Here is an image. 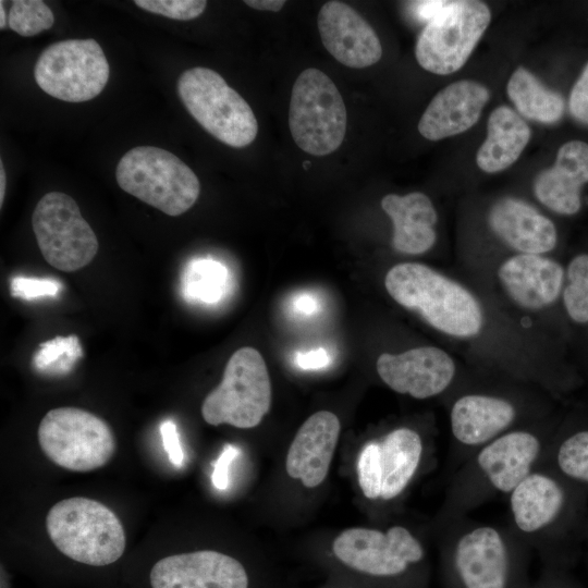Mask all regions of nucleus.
I'll return each mask as SVG.
<instances>
[{"label":"nucleus","mask_w":588,"mask_h":588,"mask_svg":"<svg viewBox=\"0 0 588 588\" xmlns=\"http://www.w3.org/2000/svg\"><path fill=\"white\" fill-rule=\"evenodd\" d=\"M388 295L463 352L476 370L534 385L561 387L550 339L519 322L465 272L403 261L383 280Z\"/></svg>","instance_id":"1"},{"label":"nucleus","mask_w":588,"mask_h":588,"mask_svg":"<svg viewBox=\"0 0 588 588\" xmlns=\"http://www.w3.org/2000/svg\"><path fill=\"white\" fill-rule=\"evenodd\" d=\"M544 391L475 370L445 400L450 427V471L477 449L518 427L550 416Z\"/></svg>","instance_id":"2"},{"label":"nucleus","mask_w":588,"mask_h":588,"mask_svg":"<svg viewBox=\"0 0 588 588\" xmlns=\"http://www.w3.org/2000/svg\"><path fill=\"white\" fill-rule=\"evenodd\" d=\"M555 432L549 416L477 449L451 474L436 525L469 515L498 497L506 498L546 461Z\"/></svg>","instance_id":"3"},{"label":"nucleus","mask_w":588,"mask_h":588,"mask_svg":"<svg viewBox=\"0 0 588 588\" xmlns=\"http://www.w3.org/2000/svg\"><path fill=\"white\" fill-rule=\"evenodd\" d=\"M444 588H527L532 551L506 524L460 516L437 524Z\"/></svg>","instance_id":"4"},{"label":"nucleus","mask_w":588,"mask_h":588,"mask_svg":"<svg viewBox=\"0 0 588 588\" xmlns=\"http://www.w3.org/2000/svg\"><path fill=\"white\" fill-rule=\"evenodd\" d=\"M463 272L519 322L546 336L551 331L548 321L555 311L562 313L565 268L550 255L499 256Z\"/></svg>","instance_id":"5"},{"label":"nucleus","mask_w":588,"mask_h":588,"mask_svg":"<svg viewBox=\"0 0 588 588\" xmlns=\"http://www.w3.org/2000/svg\"><path fill=\"white\" fill-rule=\"evenodd\" d=\"M569 480L544 462L507 497V524L541 560L559 568L560 550L573 515Z\"/></svg>","instance_id":"6"},{"label":"nucleus","mask_w":588,"mask_h":588,"mask_svg":"<svg viewBox=\"0 0 588 588\" xmlns=\"http://www.w3.org/2000/svg\"><path fill=\"white\" fill-rule=\"evenodd\" d=\"M46 529L64 556L84 565L113 564L126 547L124 527L115 513L85 497H72L53 504L46 516Z\"/></svg>","instance_id":"7"},{"label":"nucleus","mask_w":588,"mask_h":588,"mask_svg":"<svg viewBox=\"0 0 588 588\" xmlns=\"http://www.w3.org/2000/svg\"><path fill=\"white\" fill-rule=\"evenodd\" d=\"M334 555L346 566L384 581H407L413 588L426 583V548L403 525L385 529L348 528L333 541Z\"/></svg>","instance_id":"8"},{"label":"nucleus","mask_w":588,"mask_h":588,"mask_svg":"<svg viewBox=\"0 0 588 588\" xmlns=\"http://www.w3.org/2000/svg\"><path fill=\"white\" fill-rule=\"evenodd\" d=\"M115 177L124 192L171 217L192 208L200 193L194 171L172 152L155 146L126 151Z\"/></svg>","instance_id":"9"},{"label":"nucleus","mask_w":588,"mask_h":588,"mask_svg":"<svg viewBox=\"0 0 588 588\" xmlns=\"http://www.w3.org/2000/svg\"><path fill=\"white\" fill-rule=\"evenodd\" d=\"M177 94L188 113L221 143L243 148L256 138L258 123L252 108L216 71L204 66L184 71Z\"/></svg>","instance_id":"10"},{"label":"nucleus","mask_w":588,"mask_h":588,"mask_svg":"<svg viewBox=\"0 0 588 588\" xmlns=\"http://www.w3.org/2000/svg\"><path fill=\"white\" fill-rule=\"evenodd\" d=\"M271 405V382L261 354L244 346L229 358L221 382L201 404V416L212 426L241 429L260 424Z\"/></svg>","instance_id":"11"},{"label":"nucleus","mask_w":588,"mask_h":588,"mask_svg":"<svg viewBox=\"0 0 588 588\" xmlns=\"http://www.w3.org/2000/svg\"><path fill=\"white\" fill-rule=\"evenodd\" d=\"M37 438L41 451L52 463L77 473L103 467L117 450L110 425L78 407L50 409L38 426Z\"/></svg>","instance_id":"12"},{"label":"nucleus","mask_w":588,"mask_h":588,"mask_svg":"<svg viewBox=\"0 0 588 588\" xmlns=\"http://www.w3.org/2000/svg\"><path fill=\"white\" fill-rule=\"evenodd\" d=\"M289 127L296 145L307 154L326 156L336 150L346 132V109L332 79L309 68L296 78L291 94Z\"/></svg>","instance_id":"13"},{"label":"nucleus","mask_w":588,"mask_h":588,"mask_svg":"<svg viewBox=\"0 0 588 588\" xmlns=\"http://www.w3.org/2000/svg\"><path fill=\"white\" fill-rule=\"evenodd\" d=\"M491 21L488 5L477 0L446 1L420 32L415 57L428 72L448 75L458 71Z\"/></svg>","instance_id":"14"},{"label":"nucleus","mask_w":588,"mask_h":588,"mask_svg":"<svg viewBox=\"0 0 588 588\" xmlns=\"http://www.w3.org/2000/svg\"><path fill=\"white\" fill-rule=\"evenodd\" d=\"M109 73L106 54L91 38L51 44L39 54L34 69L37 85L51 97L68 102L97 97L103 90Z\"/></svg>","instance_id":"15"},{"label":"nucleus","mask_w":588,"mask_h":588,"mask_svg":"<svg viewBox=\"0 0 588 588\" xmlns=\"http://www.w3.org/2000/svg\"><path fill=\"white\" fill-rule=\"evenodd\" d=\"M32 226L45 260L60 271L82 269L98 252L95 232L68 194L44 195L33 211Z\"/></svg>","instance_id":"16"},{"label":"nucleus","mask_w":588,"mask_h":588,"mask_svg":"<svg viewBox=\"0 0 588 588\" xmlns=\"http://www.w3.org/2000/svg\"><path fill=\"white\" fill-rule=\"evenodd\" d=\"M475 370H467L451 352L433 344L383 352L376 360V371L387 387L417 400L446 399Z\"/></svg>","instance_id":"17"},{"label":"nucleus","mask_w":588,"mask_h":588,"mask_svg":"<svg viewBox=\"0 0 588 588\" xmlns=\"http://www.w3.org/2000/svg\"><path fill=\"white\" fill-rule=\"evenodd\" d=\"M151 588H248V575L235 558L197 550L158 560L149 573Z\"/></svg>","instance_id":"18"},{"label":"nucleus","mask_w":588,"mask_h":588,"mask_svg":"<svg viewBox=\"0 0 588 588\" xmlns=\"http://www.w3.org/2000/svg\"><path fill=\"white\" fill-rule=\"evenodd\" d=\"M486 224L505 255H550L558 246V230L552 220L517 197L498 198L487 210Z\"/></svg>","instance_id":"19"},{"label":"nucleus","mask_w":588,"mask_h":588,"mask_svg":"<svg viewBox=\"0 0 588 588\" xmlns=\"http://www.w3.org/2000/svg\"><path fill=\"white\" fill-rule=\"evenodd\" d=\"M318 29L324 48L343 65L363 69L381 59L382 47L378 35L346 3L326 2L318 13Z\"/></svg>","instance_id":"20"},{"label":"nucleus","mask_w":588,"mask_h":588,"mask_svg":"<svg viewBox=\"0 0 588 588\" xmlns=\"http://www.w3.org/2000/svg\"><path fill=\"white\" fill-rule=\"evenodd\" d=\"M377 442L380 501L390 503L403 495L425 465L432 461L431 442L425 432L408 425L388 430L377 438Z\"/></svg>","instance_id":"21"},{"label":"nucleus","mask_w":588,"mask_h":588,"mask_svg":"<svg viewBox=\"0 0 588 588\" xmlns=\"http://www.w3.org/2000/svg\"><path fill=\"white\" fill-rule=\"evenodd\" d=\"M338 416L320 411L309 416L296 432L286 455L285 469L307 488L327 477L340 434Z\"/></svg>","instance_id":"22"},{"label":"nucleus","mask_w":588,"mask_h":588,"mask_svg":"<svg viewBox=\"0 0 588 588\" xmlns=\"http://www.w3.org/2000/svg\"><path fill=\"white\" fill-rule=\"evenodd\" d=\"M489 97V89L478 82H454L432 98L418 122V131L429 140L463 133L479 120Z\"/></svg>","instance_id":"23"},{"label":"nucleus","mask_w":588,"mask_h":588,"mask_svg":"<svg viewBox=\"0 0 588 588\" xmlns=\"http://www.w3.org/2000/svg\"><path fill=\"white\" fill-rule=\"evenodd\" d=\"M586 183H588V144L571 140L559 148L553 167L537 175L534 194L550 211L573 216L581 208V187Z\"/></svg>","instance_id":"24"},{"label":"nucleus","mask_w":588,"mask_h":588,"mask_svg":"<svg viewBox=\"0 0 588 588\" xmlns=\"http://www.w3.org/2000/svg\"><path fill=\"white\" fill-rule=\"evenodd\" d=\"M381 208L393 225L391 245L395 252L418 256L433 248L438 213L426 194H388L381 199Z\"/></svg>","instance_id":"25"},{"label":"nucleus","mask_w":588,"mask_h":588,"mask_svg":"<svg viewBox=\"0 0 588 588\" xmlns=\"http://www.w3.org/2000/svg\"><path fill=\"white\" fill-rule=\"evenodd\" d=\"M530 134L527 123L513 109L495 108L488 119L487 137L476 155L477 166L487 173L507 169L522 155Z\"/></svg>","instance_id":"26"},{"label":"nucleus","mask_w":588,"mask_h":588,"mask_svg":"<svg viewBox=\"0 0 588 588\" xmlns=\"http://www.w3.org/2000/svg\"><path fill=\"white\" fill-rule=\"evenodd\" d=\"M506 91L518 112L527 119L554 123L564 113L562 96L548 89L524 66H518L512 73Z\"/></svg>","instance_id":"27"},{"label":"nucleus","mask_w":588,"mask_h":588,"mask_svg":"<svg viewBox=\"0 0 588 588\" xmlns=\"http://www.w3.org/2000/svg\"><path fill=\"white\" fill-rule=\"evenodd\" d=\"M544 463L569 481L588 487V427L556 431Z\"/></svg>","instance_id":"28"},{"label":"nucleus","mask_w":588,"mask_h":588,"mask_svg":"<svg viewBox=\"0 0 588 588\" xmlns=\"http://www.w3.org/2000/svg\"><path fill=\"white\" fill-rule=\"evenodd\" d=\"M564 268L563 316L577 327H588V253L573 256Z\"/></svg>","instance_id":"29"},{"label":"nucleus","mask_w":588,"mask_h":588,"mask_svg":"<svg viewBox=\"0 0 588 588\" xmlns=\"http://www.w3.org/2000/svg\"><path fill=\"white\" fill-rule=\"evenodd\" d=\"M228 271L217 260H193L185 269L183 289L186 298L200 303H216L223 296Z\"/></svg>","instance_id":"30"},{"label":"nucleus","mask_w":588,"mask_h":588,"mask_svg":"<svg viewBox=\"0 0 588 588\" xmlns=\"http://www.w3.org/2000/svg\"><path fill=\"white\" fill-rule=\"evenodd\" d=\"M83 355L76 335L56 336L41 343L34 356L37 370L47 375H64L72 370L75 362Z\"/></svg>","instance_id":"31"},{"label":"nucleus","mask_w":588,"mask_h":588,"mask_svg":"<svg viewBox=\"0 0 588 588\" xmlns=\"http://www.w3.org/2000/svg\"><path fill=\"white\" fill-rule=\"evenodd\" d=\"M53 22L51 9L41 0H14L8 14V26L24 37L49 29Z\"/></svg>","instance_id":"32"},{"label":"nucleus","mask_w":588,"mask_h":588,"mask_svg":"<svg viewBox=\"0 0 588 588\" xmlns=\"http://www.w3.org/2000/svg\"><path fill=\"white\" fill-rule=\"evenodd\" d=\"M357 476L364 495L372 501L380 500L381 477L377 439L366 442L362 448L357 460Z\"/></svg>","instance_id":"33"},{"label":"nucleus","mask_w":588,"mask_h":588,"mask_svg":"<svg viewBox=\"0 0 588 588\" xmlns=\"http://www.w3.org/2000/svg\"><path fill=\"white\" fill-rule=\"evenodd\" d=\"M143 10L179 21L198 17L206 9L204 0H135Z\"/></svg>","instance_id":"34"},{"label":"nucleus","mask_w":588,"mask_h":588,"mask_svg":"<svg viewBox=\"0 0 588 588\" xmlns=\"http://www.w3.org/2000/svg\"><path fill=\"white\" fill-rule=\"evenodd\" d=\"M60 287V283L51 279L15 277L11 282V294L28 301L41 296H54Z\"/></svg>","instance_id":"35"},{"label":"nucleus","mask_w":588,"mask_h":588,"mask_svg":"<svg viewBox=\"0 0 588 588\" xmlns=\"http://www.w3.org/2000/svg\"><path fill=\"white\" fill-rule=\"evenodd\" d=\"M568 108L575 120L588 125V62L571 90Z\"/></svg>","instance_id":"36"},{"label":"nucleus","mask_w":588,"mask_h":588,"mask_svg":"<svg viewBox=\"0 0 588 588\" xmlns=\"http://www.w3.org/2000/svg\"><path fill=\"white\" fill-rule=\"evenodd\" d=\"M162 445L170 462L180 467L184 461V453L181 446L176 426L173 420H164L160 426Z\"/></svg>","instance_id":"37"},{"label":"nucleus","mask_w":588,"mask_h":588,"mask_svg":"<svg viewBox=\"0 0 588 588\" xmlns=\"http://www.w3.org/2000/svg\"><path fill=\"white\" fill-rule=\"evenodd\" d=\"M238 449L233 444H225L213 465L211 480L219 490H224L229 486V468L231 463L238 455Z\"/></svg>","instance_id":"38"},{"label":"nucleus","mask_w":588,"mask_h":588,"mask_svg":"<svg viewBox=\"0 0 588 588\" xmlns=\"http://www.w3.org/2000/svg\"><path fill=\"white\" fill-rule=\"evenodd\" d=\"M330 357L324 348H316L301 353L295 358V364L304 370H318L329 365Z\"/></svg>","instance_id":"39"},{"label":"nucleus","mask_w":588,"mask_h":588,"mask_svg":"<svg viewBox=\"0 0 588 588\" xmlns=\"http://www.w3.org/2000/svg\"><path fill=\"white\" fill-rule=\"evenodd\" d=\"M527 588H567L565 580L559 573V568L543 567L535 580Z\"/></svg>","instance_id":"40"},{"label":"nucleus","mask_w":588,"mask_h":588,"mask_svg":"<svg viewBox=\"0 0 588 588\" xmlns=\"http://www.w3.org/2000/svg\"><path fill=\"white\" fill-rule=\"evenodd\" d=\"M320 304L316 296L310 293H301L294 296L292 309L302 316H310L318 311Z\"/></svg>","instance_id":"41"},{"label":"nucleus","mask_w":588,"mask_h":588,"mask_svg":"<svg viewBox=\"0 0 588 588\" xmlns=\"http://www.w3.org/2000/svg\"><path fill=\"white\" fill-rule=\"evenodd\" d=\"M446 1H417L413 2L416 15L427 23L433 19L445 5Z\"/></svg>","instance_id":"42"},{"label":"nucleus","mask_w":588,"mask_h":588,"mask_svg":"<svg viewBox=\"0 0 588 588\" xmlns=\"http://www.w3.org/2000/svg\"><path fill=\"white\" fill-rule=\"evenodd\" d=\"M244 2L248 7L254 8L256 10L271 11V12L280 11L285 4V1L283 0H246Z\"/></svg>","instance_id":"43"},{"label":"nucleus","mask_w":588,"mask_h":588,"mask_svg":"<svg viewBox=\"0 0 588 588\" xmlns=\"http://www.w3.org/2000/svg\"><path fill=\"white\" fill-rule=\"evenodd\" d=\"M4 192H5V172H4L3 162L1 161L0 162V207L3 204Z\"/></svg>","instance_id":"44"},{"label":"nucleus","mask_w":588,"mask_h":588,"mask_svg":"<svg viewBox=\"0 0 588 588\" xmlns=\"http://www.w3.org/2000/svg\"><path fill=\"white\" fill-rule=\"evenodd\" d=\"M8 16L4 11L3 1H0V28L3 29L7 27Z\"/></svg>","instance_id":"45"}]
</instances>
